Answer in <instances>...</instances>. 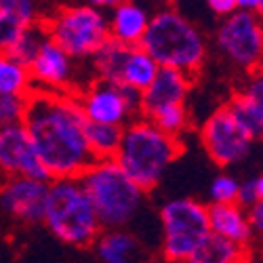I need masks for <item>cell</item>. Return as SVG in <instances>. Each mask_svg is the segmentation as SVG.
<instances>
[{
    "instance_id": "cell-1",
    "label": "cell",
    "mask_w": 263,
    "mask_h": 263,
    "mask_svg": "<svg viewBox=\"0 0 263 263\" xmlns=\"http://www.w3.org/2000/svg\"><path fill=\"white\" fill-rule=\"evenodd\" d=\"M21 122L49 179L80 177L95 162L86 143V118L76 93L32 89L26 95Z\"/></svg>"
},
{
    "instance_id": "cell-2",
    "label": "cell",
    "mask_w": 263,
    "mask_h": 263,
    "mask_svg": "<svg viewBox=\"0 0 263 263\" xmlns=\"http://www.w3.org/2000/svg\"><path fill=\"white\" fill-rule=\"evenodd\" d=\"M181 152L183 143L179 137L164 133L143 116H135L122 126L114 160L141 190L152 192Z\"/></svg>"
},
{
    "instance_id": "cell-3",
    "label": "cell",
    "mask_w": 263,
    "mask_h": 263,
    "mask_svg": "<svg viewBox=\"0 0 263 263\" xmlns=\"http://www.w3.org/2000/svg\"><path fill=\"white\" fill-rule=\"evenodd\" d=\"M141 47L156 59L160 68H175L194 78H198L209 57L204 32L173 5L149 15Z\"/></svg>"
},
{
    "instance_id": "cell-4",
    "label": "cell",
    "mask_w": 263,
    "mask_h": 263,
    "mask_svg": "<svg viewBox=\"0 0 263 263\" xmlns=\"http://www.w3.org/2000/svg\"><path fill=\"white\" fill-rule=\"evenodd\" d=\"M42 226L55 240L72 249H91L103 230L93 202L89 200L80 177L49 179Z\"/></svg>"
},
{
    "instance_id": "cell-5",
    "label": "cell",
    "mask_w": 263,
    "mask_h": 263,
    "mask_svg": "<svg viewBox=\"0 0 263 263\" xmlns=\"http://www.w3.org/2000/svg\"><path fill=\"white\" fill-rule=\"evenodd\" d=\"M101 228H128L141 215L147 192L120 168L114 158L95 160L80 175Z\"/></svg>"
},
{
    "instance_id": "cell-6",
    "label": "cell",
    "mask_w": 263,
    "mask_h": 263,
    "mask_svg": "<svg viewBox=\"0 0 263 263\" xmlns=\"http://www.w3.org/2000/svg\"><path fill=\"white\" fill-rule=\"evenodd\" d=\"M42 24L53 42L82 63L89 61L109 38L107 13L89 3L57 7L42 17Z\"/></svg>"
},
{
    "instance_id": "cell-7",
    "label": "cell",
    "mask_w": 263,
    "mask_h": 263,
    "mask_svg": "<svg viewBox=\"0 0 263 263\" xmlns=\"http://www.w3.org/2000/svg\"><path fill=\"white\" fill-rule=\"evenodd\" d=\"M160 257L171 263H190L211 234L209 204L196 198H173L160 206Z\"/></svg>"
},
{
    "instance_id": "cell-8",
    "label": "cell",
    "mask_w": 263,
    "mask_h": 263,
    "mask_svg": "<svg viewBox=\"0 0 263 263\" xmlns=\"http://www.w3.org/2000/svg\"><path fill=\"white\" fill-rule=\"evenodd\" d=\"M215 47L232 68L245 74L257 72L263 59L261 15L236 9L221 17L215 30Z\"/></svg>"
},
{
    "instance_id": "cell-9",
    "label": "cell",
    "mask_w": 263,
    "mask_h": 263,
    "mask_svg": "<svg viewBox=\"0 0 263 263\" xmlns=\"http://www.w3.org/2000/svg\"><path fill=\"white\" fill-rule=\"evenodd\" d=\"M86 122L124 126L139 116V93L120 82L91 78L76 93Z\"/></svg>"
},
{
    "instance_id": "cell-10",
    "label": "cell",
    "mask_w": 263,
    "mask_h": 263,
    "mask_svg": "<svg viewBox=\"0 0 263 263\" xmlns=\"http://www.w3.org/2000/svg\"><path fill=\"white\" fill-rule=\"evenodd\" d=\"M28 70L34 89L78 93L89 82L82 74V61H76L49 36L40 42L34 57L28 61Z\"/></svg>"
},
{
    "instance_id": "cell-11",
    "label": "cell",
    "mask_w": 263,
    "mask_h": 263,
    "mask_svg": "<svg viewBox=\"0 0 263 263\" xmlns=\"http://www.w3.org/2000/svg\"><path fill=\"white\" fill-rule=\"evenodd\" d=\"M200 141L209 158L223 168L247 160L255 143V139L247 135V130L236 122L226 105L217 107L204 120L200 128Z\"/></svg>"
},
{
    "instance_id": "cell-12",
    "label": "cell",
    "mask_w": 263,
    "mask_h": 263,
    "mask_svg": "<svg viewBox=\"0 0 263 263\" xmlns=\"http://www.w3.org/2000/svg\"><path fill=\"white\" fill-rule=\"evenodd\" d=\"M49 179L11 175L0 179V211L17 226H40Z\"/></svg>"
},
{
    "instance_id": "cell-13",
    "label": "cell",
    "mask_w": 263,
    "mask_h": 263,
    "mask_svg": "<svg viewBox=\"0 0 263 263\" xmlns=\"http://www.w3.org/2000/svg\"><path fill=\"white\" fill-rule=\"evenodd\" d=\"M0 175L3 177L26 175L36 179H49L24 122L0 126Z\"/></svg>"
},
{
    "instance_id": "cell-14",
    "label": "cell",
    "mask_w": 263,
    "mask_h": 263,
    "mask_svg": "<svg viewBox=\"0 0 263 263\" xmlns=\"http://www.w3.org/2000/svg\"><path fill=\"white\" fill-rule=\"evenodd\" d=\"M196 78L175 70V68H160L156 78L139 93V116L147 118L154 109L171 105V103H185Z\"/></svg>"
},
{
    "instance_id": "cell-15",
    "label": "cell",
    "mask_w": 263,
    "mask_h": 263,
    "mask_svg": "<svg viewBox=\"0 0 263 263\" xmlns=\"http://www.w3.org/2000/svg\"><path fill=\"white\" fill-rule=\"evenodd\" d=\"M42 17V0H0V51L9 53L24 30Z\"/></svg>"
},
{
    "instance_id": "cell-16",
    "label": "cell",
    "mask_w": 263,
    "mask_h": 263,
    "mask_svg": "<svg viewBox=\"0 0 263 263\" xmlns=\"http://www.w3.org/2000/svg\"><path fill=\"white\" fill-rule=\"evenodd\" d=\"M209 228L213 234L223 236L247 249L253 247L255 232L249 223L247 209L240 202H211L209 204Z\"/></svg>"
},
{
    "instance_id": "cell-17",
    "label": "cell",
    "mask_w": 263,
    "mask_h": 263,
    "mask_svg": "<svg viewBox=\"0 0 263 263\" xmlns=\"http://www.w3.org/2000/svg\"><path fill=\"white\" fill-rule=\"evenodd\" d=\"M91 249L103 263H130L145 257L141 240L126 228H103Z\"/></svg>"
},
{
    "instance_id": "cell-18",
    "label": "cell",
    "mask_w": 263,
    "mask_h": 263,
    "mask_svg": "<svg viewBox=\"0 0 263 263\" xmlns=\"http://www.w3.org/2000/svg\"><path fill=\"white\" fill-rule=\"evenodd\" d=\"M149 24V13L133 0H122L107 13L109 38L126 47L141 45V38Z\"/></svg>"
},
{
    "instance_id": "cell-19",
    "label": "cell",
    "mask_w": 263,
    "mask_h": 263,
    "mask_svg": "<svg viewBox=\"0 0 263 263\" xmlns=\"http://www.w3.org/2000/svg\"><path fill=\"white\" fill-rule=\"evenodd\" d=\"M158 70H160V65L156 63V59L141 45L126 47V53L120 63V72H118V82L141 93L145 86L156 78Z\"/></svg>"
},
{
    "instance_id": "cell-20",
    "label": "cell",
    "mask_w": 263,
    "mask_h": 263,
    "mask_svg": "<svg viewBox=\"0 0 263 263\" xmlns=\"http://www.w3.org/2000/svg\"><path fill=\"white\" fill-rule=\"evenodd\" d=\"M251 259H253L251 249L236 245L232 240L211 232L200 245V249L194 253L190 263H242Z\"/></svg>"
},
{
    "instance_id": "cell-21",
    "label": "cell",
    "mask_w": 263,
    "mask_h": 263,
    "mask_svg": "<svg viewBox=\"0 0 263 263\" xmlns=\"http://www.w3.org/2000/svg\"><path fill=\"white\" fill-rule=\"evenodd\" d=\"M230 109V114L236 118V122L247 130V135L251 139H261L263 135V99L251 97L242 91H238L230 97L226 103Z\"/></svg>"
},
{
    "instance_id": "cell-22",
    "label": "cell",
    "mask_w": 263,
    "mask_h": 263,
    "mask_svg": "<svg viewBox=\"0 0 263 263\" xmlns=\"http://www.w3.org/2000/svg\"><path fill=\"white\" fill-rule=\"evenodd\" d=\"M32 86L28 65L13 53L0 51V95H21L26 97Z\"/></svg>"
},
{
    "instance_id": "cell-23",
    "label": "cell",
    "mask_w": 263,
    "mask_h": 263,
    "mask_svg": "<svg viewBox=\"0 0 263 263\" xmlns=\"http://www.w3.org/2000/svg\"><path fill=\"white\" fill-rule=\"evenodd\" d=\"M122 126L116 124H101V122H86V143L95 160L114 158L120 145Z\"/></svg>"
},
{
    "instance_id": "cell-24",
    "label": "cell",
    "mask_w": 263,
    "mask_h": 263,
    "mask_svg": "<svg viewBox=\"0 0 263 263\" xmlns=\"http://www.w3.org/2000/svg\"><path fill=\"white\" fill-rule=\"evenodd\" d=\"M147 120H152L160 130L175 137H181L190 128V112L185 103H171V105L158 107L147 116Z\"/></svg>"
},
{
    "instance_id": "cell-25",
    "label": "cell",
    "mask_w": 263,
    "mask_h": 263,
    "mask_svg": "<svg viewBox=\"0 0 263 263\" xmlns=\"http://www.w3.org/2000/svg\"><path fill=\"white\" fill-rule=\"evenodd\" d=\"M47 36H49L47 34V28H45V24H42V19H40L38 24H34V26H30V28L24 30V34L19 36V40L15 42V47L9 53H13L15 57H19L21 61L28 65V61L34 57L36 49L40 47V42L45 40Z\"/></svg>"
},
{
    "instance_id": "cell-26",
    "label": "cell",
    "mask_w": 263,
    "mask_h": 263,
    "mask_svg": "<svg viewBox=\"0 0 263 263\" xmlns=\"http://www.w3.org/2000/svg\"><path fill=\"white\" fill-rule=\"evenodd\" d=\"M238 179L230 173H219L211 181L209 198L211 202H236L238 198Z\"/></svg>"
},
{
    "instance_id": "cell-27",
    "label": "cell",
    "mask_w": 263,
    "mask_h": 263,
    "mask_svg": "<svg viewBox=\"0 0 263 263\" xmlns=\"http://www.w3.org/2000/svg\"><path fill=\"white\" fill-rule=\"evenodd\" d=\"M26 97L21 95H0V126L17 124L24 120Z\"/></svg>"
},
{
    "instance_id": "cell-28",
    "label": "cell",
    "mask_w": 263,
    "mask_h": 263,
    "mask_svg": "<svg viewBox=\"0 0 263 263\" xmlns=\"http://www.w3.org/2000/svg\"><path fill=\"white\" fill-rule=\"evenodd\" d=\"M263 200V177L261 175H253V177H247L245 181L238 183V198L236 202H240L245 209L261 202Z\"/></svg>"
},
{
    "instance_id": "cell-29",
    "label": "cell",
    "mask_w": 263,
    "mask_h": 263,
    "mask_svg": "<svg viewBox=\"0 0 263 263\" xmlns=\"http://www.w3.org/2000/svg\"><path fill=\"white\" fill-rule=\"evenodd\" d=\"M247 217H249V223H251L255 236H259L263 232V202H255V204L247 206Z\"/></svg>"
},
{
    "instance_id": "cell-30",
    "label": "cell",
    "mask_w": 263,
    "mask_h": 263,
    "mask_svg": "<svg viewBox=\"0 0 263 263\" xmlns=\"http://www.w3.org/2000/svg\"><path fill=\"white\" fill-rule=\"evenodd\" d=\"M204 3L211 9V13L217 17H226L236 11V0H204Z\"/></svg>"
},
{
    "instance_id": "cell-31",
    "label": "cell",
    "mask_w": 263,
    "mask_h": 263,
    "mask_svg": "<svg viewBox=\"0 0 263 263\" xmlns=\"http://www.w3.org/2000/svg\"><path fill=\"white\" fill-rule=\"evenodd\" d=\"M236 9L242 11H251V13H259L263 9V0H236Z\"/></svg>"
},
{
    "instance_id": "cell-32",
    "label": "cell",
    "mask_w": 263,
    "mask_h": 263,
    "mask_svg": "<svg viewBox=\"0 0 263 263\" xmlns=\"http://www.w3.org/2000/svg\"><path fill=\"white\" fill-rule=\"evenodd\" d=\"M84 3H89V5H93V7H99V9H103V11H109L112 7L120 5L122 0H84Z\"/></svg>"
},
{
    "instance_id": "cell-33",
    "label": "cell",
    "mask_w": 263,
    "mask_h": 263,
    "mask_svg": "<svg viewBox=\"0 0 263 263\" xmlns=\"http://www.w3.org/2000/svg\"><path fill=\"white\" fill-rule=\"evenodd\" d=\"M164 3H166V5H175V3H177V0H164Z\"/></svg>"
},
{
    "instance_id": "cell-34",
    "label": "cell",
    "mask_w": 263,
    "mask_h": 263,
    "mask_svg": "<svg viewBox=\"0 0 263 263\" xmlns=\"http://www.w3.org/2000/svg\"><path fill=\"white\" fill-rule=\"evenodd\" d=\"M0 179H3V175H0Z\"/></svg>"
}]
</instances>
